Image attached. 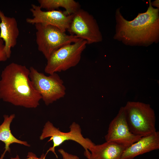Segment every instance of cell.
<instances>
[{"mask_svg":"<svg viewBox=\"0 0 159 159\" xmlns=\"http://www.w3.org/2000/svg\"><path fill=\"white\" fill-rule=\"evenodd\" d=\"M159 1L158 0H156L153 2H151V4L152 6L156 7L157 8L159 9Z\"/></svg>","mask_w":159,"mask_h":159,"instance_id":"d6986e66","label":"cell"},{"mask_svg":"<svg viewBox=\"0 0 159 159\" xmlns=\"http://www.w3.org/2000/svg\"><path fill=\"white\" fill-rule=\"evenodd\" d=\"M159 149V132L141 137L138 141L126 148L120 159H133L135 157Z\"/></svg>","mask_w":159,"mask_h":159,"instance_id":"8fae6325","label":"cell"},{"mask_svg":"<svg viewBox=\"0 0 159 159\" xmlns=\"http://www.w3.org/2000/svg\"><path fill=\"white\" fill-rule=\"evenodd\" d=\"M39 6L42 9L52 10L59 7L65 9L64 12L67 15L73 14L80 9V5L74 0H38Z\"/></svg>","mask_w":159,"mask_h":159,"instance_id":"9a60e30c","label":"cell"},{"mask_svg":"<svg viewBox=\"0 0 159 159\" xmlns=\"http://www.w3.org/2000/svg\"><path fill=\"white\" fill-rule=\"evenodd\" d=\"M58 152L61 154L63 159H80L77 156L69 154L63 149H59Z\"/></svg>","mask_w":159,"mask_h":159,"instance_id":"e0dca14e","label":"cell"},{"mask_svg":"<svg viewBox=\"0 0 159 159\" xmlns=\"http://www.w3.org/2000/svg\"><path fill=\"white\" fill-rule=\"evenodd\" d=\"M46 154L43 153L40 158H38L36 155L32 152H29L27 156V158L25 159H47L46 158ZM11 159H21L19 158V156L17 155L15 158H11Z\"/></svg>","mask_w":159,"mask_h":159,"instance_id":"ac0fdd59","label":"cell"},{"mask_svg":"<svg viewBox=\"0 0 159 159\" xmlns=\"http://www.w3.org/2000/svg\"><path fill=\"white\" fill-rule=\"evenodd\" d=\"M124 107L127 124L133 134L142 137L156 131L155 112L149 104L128 101Z\"/></svg>","mask_w":159,"mask_h":159,"instance_id":"3957f363","label":"cell"},{"mask_svg":"<svg viewBox=\"0 0 159 159\" xmlns=\"http://www.w3.org/2000/svg\"><path fill=\"white\" fill-rule=\"evenodd\" d=\"M69 128V132H64L54 127L50 122L48 121L46 123L40 139L43 140L50 137V138L48 142L52 140L53 143V146L49 148L46 154L51 151L57 156L55 151V148L59 146L65 141L71 140L76 142L83 147L85 150V155L88 159L90 154V148L95 144L90 139L83 137L81 127L77 123L73 122Z\"/></svg>","mask_w":159,"mask_h":159,"instance_id":"52a82bcc","label":"cell"},{"mask_svg":"<svg viewBox=\"0 0 159 159\" xmlns=\"http://www.w3.org/2000/svg\"><path fill=\"white\" fill-rule=\"evenodd\" d=\"M141 137L130 132L127 122L124 107H121L117 115L109 124L107 133L105 136L106 142L127 148Z\"/></svg>","mask_w":159,"mask_h":159,"instance_id":"9c48e42d","label":"cell"},{"mask_svg":"<svg viewBox=\"0 0 159 159\" xmlns=\"http://www.w3.org/2000/svg\"><path fill=\"white\" fill-rule=\"evenodd\" d=\"M30 70L25 65L14 62L4 68L0 80V99L17 106L36 108L42 97L29 78Z\"/></svg>","mask_w":159,"mask_h":159,"instance_id":"7a4b0ae2","label":"cell"},{"mask_svg":"<svg viewBox=\"0 0 159 159\" xmlns=\"http://www.w3.org/2000/svg\"><path fill=\"white\" fill-rule=\"evenodd\" d=\"M87 44L86 41L80 39L60 48L47 59L45 72L50 75L65 71L75 66L80 62L82 53Z\"/></svg>","mask_w":159,"mask_h":159,"instance_id":"5b68a950","label":"cell"},{"mask_svg":"<svg viewBox=\"0 0 159 159\" xmlns=\"http://www.w3.org/2000/svg\"><path fill=\"white\" fill-rule=\"evenodd\" d=\"M148 0L146 11L139 13L128 21L122 15L120 8L115 11L116 24L113 38L131 46H149L159 41V9L155 8Z\"/></svg>","mask_w":159,"mask_h":159,"instance_id":"6da1fadb","label":"cell"},{"mask_svg":"<svg viewBox=\"0 0 159 159\" xmlns=\"http://www.w3.org/2000/svg\"><path fill=\"white\" fill-rule=\"evenodd\" d=\"M126 147L114 143L106 142L90 147L88 159H120Z\"/></svg>","mask_w":159,"mask_h":159,"instance_id":"4fadbf2b","label":"cell"},{"mask_svg":"<svg viewBox=\"0 0 159 159\" xmlns=\"http://www.w3.org/2000/svg\"><path fill=\"white\" fill-rule=\"evenodd\" d=\"M8 59L5 50V45L3 40L0 38V62L6 61Z\"/></svg>","mask_w":159,"mask_h":159,"instance_id":"2e32d148","label":"cell"},{"mask_svg":"<svg viewBox=\"0 0 159 159\" xmlns=\"http://www.w3.org/2000/svg\"><path fill=\"white\" fill-rule=\"evenodd\" d=\"M0 38L4 42L5 50L8 58L11 56V48L17 43L19 31L16 19L8 17L0 9Z\"/></svg>","mask_w":159,"mask_h":159,"instance_id":"7c38bea8","label":"cell"},{"mask_svg":"<svg viewBox=\"0 0 159 159\" xmlns=\"http://www.w3.org/2000/svg\"><path fill=\"white\" fill-rule=\"evenodd\" d=\"M15 117V115L14 114L11 115L9 116L7 115H4V121L0 125V140L4 143L5 149L1 155L0 159H3L7 151L10 153L9 146L13 143H18L27 146H30V145L28 144L27 142L18 139L11 133L10 129V125Z\"/></svg>","mask_w":159,"mask_h":159,"instance_id":"5bb4252c","label":"cell"},{"mask_svg":"<svg viewBox=\"0 0 159 159\" xmlns=\"http://www.w3.org/2000/svg\"><path fill=\"white\" fill-rule=\"evenodd\" d=\"M67 31L70 34L86 41L87 44L101 42L103 39L98 24L93 16L81 9L72 14Z\"/></svg>","mask_w":159,"mask_h":159,"instance_id":"ba28073f","label":"cell"},{"mask_svg":"<svg viewBox=\"0 0 159 159\" xmlns=\"http://www.w3.org/2000/svg\"><path fill=\"white\" fill-rule=\"evenodd\" d=\"M30 10L32 18H27V23L34 25L41 23L51 25L65 32L69 27L72 16L66 15L64 11L56 10L43 11L39 5L33 4Z\"/></svg>","mask_w":159,"mask_h":159,"instance_id":"30bf717a","label":"cell"},{"mask_svg":"<svg viewBox=\"0 0 159 159\" xmlns=\"http://www.w3.org/2000/svg\"><path fill=\"white\" fill-rule=\"evenodd\" d=\"M29 69V77L32 85L46 105L64 96L66 88L63 81L57 73L47 76L33 67H31Z\"/></svg>","mask_w":159,"mask_h":159,"instance_id":"8992f818","label":"cell"},{"mask_svg":"<svg viewBox=\"0 0 159 159\" xmlns=\"http://www.w3.org/2000/svg\"><path fill=\"white\" fill-rule=\"evenodd\" d=\"M34 25L38 49L47 59L60 48L80 39L75 36L67 34L51 25L38 23Z\"/></svg>","mask_w":159,"mask_h":159,"instance_id":"277c9868","label":"cell"}]
</instances>
